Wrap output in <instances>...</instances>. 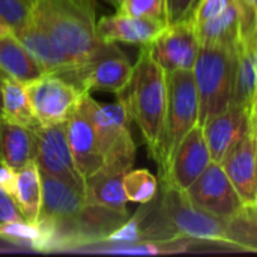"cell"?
Here are the masks:
<instances>
[{
    "label": "cell",
    "instance_id": "1",
    "mask_svg": "<svg viewBox=\"0 0 257 257\" xmlns=\"http://www.w3.org/2000/svg\"><path fill=\"white\" fill-rule=\"evenodd\" d=\"M122 95L149 155L157 160L167 107V77L166 71L152 57L148 45L142 47L130 84Z\"/></svg>",
    "mask_w": 257,
    "mask_h": 257
},
{
    "label": "cell",
    "instance_id": "2",
    "mask_svg": "<svg viewBox=\"0 0 257 257\" xmlns=\"http://www.w3.org/2000/svg\"><path fill=\"white\" fill-rule=\"evenodd\" d=\"M33 15L77 68L89 60L99 44L90 0H38Z\"/></svg>",
    "mask_w": 257,
    "mask_h": 257
},
{
    "label": "cell",
    "instance_id": "3",
    "mask_svg": "<svg viewBox=\"0 0 257 257\" xmlns=\"http://www.w3.org/2000/svg\"><path fill=\"white\" fill-rule=\"evenodd\" d=\"M236 60V45H200L193 66L199 96V125L230 107L235 92Z\"/></svg>",
    "mask_w": 257,
    "mask_h": 257
},
{
    "label": "cell",
    "instance_id": "4",
    "mask_svg": "<svg viewBox=\"0 0 257 257\" xmlns=\"http://www.w3.org/2000/svg\"><path fill=\"white\" fill-rule=\"evenodd\" d=\"M167 77V107L164 128L157 155L160 176L164 175L176 148L182 139L199 123V96L193 71L166 72Z\"/></svg>",
    "mask_w": 257,
    "mask_h": 257
},
{
    "label": "cell",
    "instance_id": "5",
    "mask_svg": "<svg viewBox=\"0 0 257 257\" xmlns=\"http://www.w3.org/2000/svg\"><path fill=\"white\" fill-rule=\"evenodd\" d=\"M113 104L93 101L92 117L96 130L98 146L102 155L104 169L126 173L134 166L136 143L130 131L131 114L122 93Z\"/></svg>",
    "mask_w": 257,
    "mask_h": 257
},
{
    "label": "cell",
    "instance_id": "6",
    "mask_svg": "<svg viewBox=\"0 0 257 257\" xmlns=\"http://www.w3.org/2000/svg\"><path fill=\"white\" fill-rule=\"evenodd\" d=\"M161 215L175 236L227 245L229 217H218L193 205L185 191L161 184Z\"/></svg>",
    "mask_w": 257,
    "mask_h": 257
},
{
    "label": "cell",
    "instance_id": "7",
    "mask_svg": "<svg viewBox=\"0 0 257 257\" xmlns=\"http://www.w3.org/2000/svg\"><path fill=\"white\" fill-rule=\"evenodd\" d=\"M134 65L116 42L99 41L89 60L78 68L75 84L84 90H107L116 95L122 93L133 77Z\"/></svg>",
    "mask_w": 257,
    "mask_h": 257
},
{
    "label": "cell",
    "instance_id": "8",
    "mask_svg": "<svg viewBox=\"0 0 257 257\" xmlns=\"http://www.w3.org/2000/svg\"><path fill=\"white\" fill-rule=\"evenodd\" d=\"M26 89L33 113L42 126L65 123L87 93L57 74H44L27 83Z\"/></svg>",
    "mask_w": 257,
    "mask_h": 257
},
{
    "label": "cell",
    "instance_id": "9",
    "mask_svg": "<svg viewBox=\"0 0 257 257\" xmlns=\"http://www.w3.org/2000/svg\"><path fill=\"white\" fill-rule=\"evenodd\" d=\"M35 163L41 175H48L78 188H84V179L80 175L66 136V122L36 130V157Z\"/></svg>",
    "mask_w": 257,
    "mask_h": 257
},
{
    "label": "cell",
    "instance_id": "10",
    "mask_svg": "<svg viewBox=\"0 0 257 257\" xmlns=\"http://www.w3.org/2000/svg\"><path fill=\"white\" fill-rule=\"evenodd\" d=\"M185 193L197 208L224 218L235 215L245 206L223 166L215 161L209 163Z\"/></svg>",
    "mask_w": 257,
    "mask_h": 257
},
{
    "label": "cell",
    "instance_id": "11",
    "mask_svg": "<svg viewBox=\"0 0 257 257\" xmlns=\"http://www.w3.org/2000/svg\"><path fill=\"white\" fill-rule=\"evenodd\" d=\"M200 39L190 18L169 24L148 45L155 62L166 71H193L196 63Z\"/></svg>",
    "mask_w": 257,
    "mask_h": 257
},
{
    "label": "cell",
    "instance_id": "12",
    "mask_svg": "<svg viewBox=\"0 0 257 257\" xmlns=\"http://www.w3.org/2000/svg\"><path fill=\"white\" fill-rule=\"evenodd\" d=\"M93 98L84 93L74 113L66 120V136L69 148L80 175L87 178L102 166V155L98 146L96 130L92 117Z\"/></svg>",
    "mask_w": 257,
    "mask_h": 257
},
{
    "label": "cell",
    "instance_id": "13",
    "mask_svg": "<svg viewBox=\"0 0 257 257\" xmlns=\"http://www.w3.org/2000/svg\"><path fill=\"white\" fill-rule=\"evenodd\" d=\"M256 148L257 128L250 113L247 128L221 161L224 172L245 206H254L257 202Z\"/></svg>",
    "mask_w": 257,
    "mask_h": 257
},
{
    "label": "cell",
    "instance_id": "14",
    "mask_svg": "<svg viewBox=\"0 0 257 257\" xmlns=\"http://www.w3.org/2000/svg\"><path fill=\"white\" fill-rule=\"evenodd\" d=\"M212 161L202 125H194L176 148L160 182L185 191Z\"/></svg>",
    "mask_w": 257,
    "mask_h": 257
},
{
    "label": "cell",
    "instance_id": "15",
    "mask_svg": "<svg viewBox=\"0 0 257 257\" xmlns=\"http://www.w3.org/2000/svg\"><path fill=\"white\" fill-rule=\"evenodd\" d=\"M12 33L45 71V74H57L75 84V74L78 68L56 47L35 15H32V18L18 29L12 30Z\"/></svg>",
    "mask_w": 257,
    "mask_h": 257
},
{
    "label": "cell",
    "instance_id": "16",
    "mask_svg": "<svg viewBox=\"0 0 257 257\" xmlns=\"http://www.w3.org/2000/svg\"><path fill=\"white\" fill-rule=\"evenodd\" d=\"M167 26L166 20L131 17L122 12L101 17L96 21V36L102 42L149 45Z\"/></svg>",
    "mask_w": 257,
    "mask_h": 257
},
{
    "label": "cell",
    "instance_id": "17",
    "mask_svg": "<svg viewBox=\"0 0 257 257\" xmlns=\"http://www.w3.org/2000/svg\"><path fill=\"white\" fill-rule=\"evenodd\" d=\"M248 117L250 111L239 105L230 104V107H227L224 111L209 117L202 125L212 161L221 164L227 152L233 148L247 128Z\"/></svg>",
    "mask_w": 257,
    "mask_h": 257
},
{
    "label": "cell",
    "instance_id": "18",
    "mask_svg": "<svg viewBox=\"0 0 257 257\" xmlns=\"http://www.w3.org/2000/svg\"><path fill=\"white\" fill-rule=\"evenodd\" d=\"M125 173L99 167L84 178V200L89 205H98L116 212L128 214L126 194L123 190Z\"/></svg>",
    "mask_w": 257,
    "mask_h": 257
},
{
    "label": "cell",
    "instance_id": "19",
    "mask_svg": "<svg viewBox=\"0 0 257 257\" xmlns=\"http://www.w3.org/2000/svg\"><path fill=\"white\" fill-rule=\"evenodd\" d=\"M36 130L0 119V161L18 170L35 161Z\"/></svg>",
    "mask_w": 257,
    "mask_h": 257
},
{
    "label": "cell",
    "instance_id": "20",
    "mask_svg": "<svg viewBox=\"0 0 257 257\" xmlns=\"http://www.w3.org/2000/svg\"><path fill=\"white\" fill-rule=\"evenodd\" d=\"M236 78L232 104L251 113L257 92V41L239 38L236 42Z\"/></svg>",
    "mask_w": 257,
    "mask_h": 257
},
{
    "label": "cell",
    "instance_id": "21",
    "mask_svg": "<svg viewBox=\"0 0 257 257\" xmlns=\"http://www.w3.org/2000/svg\"><path fill=\"white\" fill-rule=\"evenodd\" d=\"M0 72L24 84L45 74L12 30L0 38Z\"/></svg>",
    "mask_w": 257,
    "mask_h": 257
},
{
    "label": "cell",
    "instance_id": "22",
    "mask_svg": "<svg viewBox=\"0 0 257 257\" xmlns=\"http://www.w3.org/2000/svg\"><path fill=\"white\" fill-rule=\"evenodd\" d=\"M12 199L24 220L36 224L42 205V178L35 161L15 170Z\"/></svg>",
    "mask_w": 257,
    "mask_h": 257
},
{
    "label": "cell",
    "instance_id": "23",
    "mask_svg": "<svg viewBox=\"0 0 257 257\" xmlns=\"http://www.w3.org/2000/svg\"><path fill=\"white\" fill-rule=\"evenodd\" d=\"M194 27L200 44L236 45L238 39L241 38V21L236 2H233L214 18L194 24Z\"/></svg>",
    "mask_w": 257,
    "mask_h": 257
},
{
    "label": "cell",
    "instance_id": "24",
    "mask_svg": "<svg viewBox=\"0 0 257 257\" xmlns=\"http://www.w3.org/2000/svg\"><path fill=\"white\" fill-rule=\"evenodd\" d=\"M3 119L32 130L41 126L33 113L26 84L6 75L3 77Z\"/></svg>",
    "mask_w": 257,
    "mask_h": 257
},
{
    "label": "cell",
    "instance_id": "25",
    "mask_svg": "<svg viewBox=\"0 0 257 257\" xmlns=\"http://www.w3.org/2000/svg\"><path fill=\"white\" fill-rule=\"evenodd\" d=\"M158 188V179L146 169H131L123 176V190L128 202L146 205L155 199Z\"/></svg>",
    "mask_w": 257,
    "mask_h": 257
},
{
    "label": "cell",
    "instance_id": "26",
    "mask_svg": "<svg viewBox=\"0 0 257 257\" xmlns=\"http://www.w3.org/2000/svg\"><path fill=\"white\" fill-rule=\"evenodd\" d=\"M0 238L17 245H26L35 250H41L42 230L38 224L27 221H9L0 223Z\"/></svg>",
    "mask_w": 257,
    "mask_h": 257
},
{
    "label": "cell",
    "instance_id": "27",
    "mask_svg": "<svg viewBox=\"0 0 257 257\" xmlns=\"http://www.w3.org/2000/svg\"><path fill=\"white\" fill-rule=\"evenodd\" d=\"M36 3L38 0H0V20L15 30L32 18Z\"/></svg>",
    "mask_w": 257,
    "mask_h": 257
},
{
    "label": "cell",
    "instance_id": "28",
    "mask_svg": "<svg viewBox=\"0 0 257 257\" xmlns=\"http://www.w3.org/2000/svg\"><path fill=\"white\" fill-rule=\"evenodd\" d=\"M116 5L117 12L142 17L164 20V0H111Z\"/></svg>",
    "mask_w": 257,
    "mask_h": 257
},
{
    "label": "cell",
    "instance_id": "29",
    "mask_svg": "<svg viewBox=\"0 0 257 257\" xmlns=\"http://www.w3.org/2000/svg\"><path fill=\"white\" fill-rule=\"evenodd\" d=\"M140 221H142V214L137 212L133 218L125 220L119 227H116L101 244H108V245H126L137 242L143 239V232L140 229Z\"/></svg>",
    "mask_w": 257,
    "mask_h": 257
},
{
    "label": "cell",
    "instance_id": "30",
    "mask_svg": "<svg viewBox=\"0 0 257 257\" xmlns=\"http://www.w3.org/2000/svg\"><path fill=\"white\" fill-rule=\"evenodd\" d=\"M235 0H199L194 11L188 17L194 24L203 23L215 15L221 14L227 6H230Z\"/></svg>",
    "mask_w": 257,
    "mask_h": 257
},
{
    "label": "cell",
    "instance_id": "31",
    "mask_svg": "<svg viewBox=\"0 0 257 257\" xmlns=\"http://www.w3.org/2000/svg\"><path fill=\"white\" fill-rule=\"evenodd\" d=\"M197 2L199 0H164V20L167 26L187 20Z\"/></svg>",
    "mask_w": 257,
    "mask_h": 257
},
{
    "label": "cell",
    "instance_id": "32",
    "mask_svg": "<svg viewBox=\"0 0 257 257\" xmlns=\"http://www.w3.org/2000/svg\"><path fill=\"white\" fill-rule=\"evenodd\" d=\"M9 221H26L20 212L15 200L3 190H0V223Z\"/></svg>",
    "mask_w": 257,
    "mask_h": 257
},
{
    "label": "cell",
    "instance_id": "33",
    "mask_svg": "<svg viewBox=\"0 0 257 257\" xmlns=\"http://www.w3.org/2000/svg\"><path fill=\"white\" fill-rule=\"evenodd\" d=\"M14 181H15V170L0 161V190L6 191L12 197L14 191Z\"/></svg>",
    "mask_w": 257,
    "mask_h": 257
},
{
    "label": "cell",
    "instance_id": "34",
    "mask_svg": "<svg viewBox=\"0 0 257 257\" xmlns=\"http://www.w3.org/2000/svg\"><path fill=\"white\" fill-rule=\"evenodd\" d=\"M3 74L0 72V119L3 117Z\"/></svg>",
    "mask_w": 257,
    "mask_h": 257
},
{
    "label": "cell",
    "instance_id": "35",
    "mask_svg": "<svg viewBox=\"0 0 257 257\" xmlns=\"http://www.w3.org/2000/svg\"><path fill=\"white\" fill-rule=\"evenodd\" d=\"M251 116L254 119V123H256L257 128V92H256V98H254V104H253V108H251Z\"/></svg>",
    "mask_w": 257,
    "mask_h": 257
},
{
    "label": "cell",
    "instance_id": "36",
    "mask_svg": "<svg viewBox=\"0 0 257 257\" xmlns=\"http://www.w3.org/2000/svg\"><path fill=\"white\" fill-rule=\"evenodd\" d=\"M8 32H11V29H9V27H8V26L0 20V38H2L3 35H6Z\"/></svg>",
    "mask_w": 257,
    "mask_h": 257
},
{
    "label": "cell",
    "instance_id": "37",
    "mask_svg": "<svg viewBox=\"0 0 257 257\" xmlns=\"http://www.w3.org/2000/svg\"><path fill=\"white\" fill-rule=\"evenodd\" d=\"M256 181H257V148H256Z\"/></svg>",
    "mask_w": 257,
    "mask_h": 257
},
{
    "label": "cell",
    "instance_id": "38",
    "mask_svg": "<svg viewBox=\"0 0 257 257\" xmlns=\"http://www.w3.org/2000/svg\"><path fill=\"white\" fill-rule=\"evenodd\" d=\"M254 36H256V41H257V30H256V35H254Z\"/></svg>",
    "mask_w": 257,
    "mask_h": 257
},
{
    "label": "cell",
    "instance_id": "39",
    "mask_svg": "<svg viewBox=\"0 0 257 257\" xmlns=\"http://www.w3.org/2000/svg\"><path fill=\"white\" fill-rule=\"evenodd\" d=\"M254 206H256V209H257V202H256V205H254Z\"/></svg>",
    "mask_w": 257,
    "mask_h": 257
},
{
    "label": "cell",
    "instance_id": "40",
    "mask_svg": "<svg viewBox=\"0 0 257 257\" xmlns=\"http://www.w3.org/2000/svg\"><path fill=\"white\" fill-rule=\"evenodd\" d=\"M110 2H111V0H110Z\"/></svg>",
    "mask_w": 257,
    "mask_h": 257
}]
</instances>
